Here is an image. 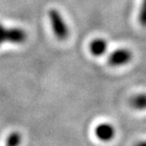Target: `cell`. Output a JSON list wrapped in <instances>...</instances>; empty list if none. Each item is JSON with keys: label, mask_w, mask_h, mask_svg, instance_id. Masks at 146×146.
<instances>
[{"label": "cell", "mask_w": 146, "mask_h": 146, "mask_svg": "<svg viewBox=\"0 0 146 146\" xmlns=\"http://www.w3.org/2000/svg\"><path fill=\"white\" fill-rule=\"evenodd\" d=\"M133 54L127 48H119L114 50L108 57V64L112 66H121L126 65L131 61Z\"/></svg>", "instance_id": "2"}, {"label": "cell", "mask_w": 146, "mask_h": 146, "mask_svg": "<svg viewBox=\"0 0 146 146\" xmlns=\"http://www.w3.org/2000/svg\"><path fill=\"white\" fill-rule=\"evenodd\" d=\"M89 49L94 56H102L106 53L107 49V43L103 38H96L90 43Z\"/></svg>", "instance_id": "5"}, {"label": "cell", "mask_w": 146, "mask_h": 146, "mask_svg": "<svg viewBox=\"0 0 146 146\" xmlns=\"http://www.w3.org/2000/svg\"><path fill=\"white\" fill-rule=\"evenodd\" d=\"M135 146H146V141H139L138 143H136Z\"/></svg>", "instance_id": "10"}, {"label": "cell", "mask_w": 146, "mask_h": 146, "mask_svg": "<svg viewBox=\"0 0 146 146\" xmlns=\"http://www.w3.org/2000/svg\"><path fill=\"white\" fill-rule=\"evenodd\" d=\"M139 21L143 27H146V0L142 1L141 11L139 13Z\"/></svg>", "instance_id": "8"}, {"label": "cell", "mask_w": 146, "mask_h": 146, "mask_svg": "<svg viewBox=\"0 0 146 146\" xmlns=\"http://www.w3.org/2000/svg\"><path fill=\"white\" fill-rule=\"evenodd\" d=\"M21 143V136L19 133H11L7 139V146H19Z\"/></svg>", "instance_id": "7"}, {"label": "cell", "mask_w": 146, "mask_h": 146, "mask_svg": "<svg viewBox=\"0 0 146 146\" xmlns=\"http://www.w3.org/2000/svg\"><path fill=\"white\" fill-rule=\"evenodd\" d=\"M116 131L112 124L101 123L95 129L96 137L102 141H110L115 137Z\"/></svg>", "instance_id": "4"}, {"label": "cell", "mask_w": 146, "mask_h": 146, "mask_svg": "<svg viewBox=\"0 0 146 146\" xmlns=\"http://www.w3.org/2000/svg\"><path fill=\"white\" fill-rule=\"evenodd\" d=\"M4 29H5L4 26L0 24V45H2L4 43V41H3V31H4Z\"/></svg>", "instance_id": "9"}, {"label": "cell", "mask_w": 146, "mask_h": 146, "mask_svg": "<svg viewBox=\"0 0 146 146\" xmlns=\"http://www.w3.org/2000/svg\"><path fill=\"white\" fill-rule=\"evenodd\" d=\"M49 20L51 23V28L54 35L59 40H66L68 36V28L62 14L55 9L49 11Z\"/></svg>", "instance_id": "1"}, {"label": "cell", "mask_w": 146, "mask_h": 146, "mask_svg": "<svg viewBox=\"0 0 146 146\" xmlns=\"http://www.w3.org/2000/svg\"><path fill=\"white\" fill-rule=\"evenodd\" d=\"M27 33L24 30L19 28L4 29L3 31V41L13 44H23L27 40Z\"/></svg>", "instance_id": "3"}, {"label": "cell", "mask_w": 146, "mask_h": 146, "mask_svg": "<svg viewBox=\"0 0 146 146\" xmlns=\"http://www.w3.org/2000/svg\"><path fill=\"white\" fill-rule=\"evenodd\" d=\"M130 104L135 109L144 110L146 109V94L136 95L131 99Z\"/></svg>", "instance_id": "6"}]
</instances>
